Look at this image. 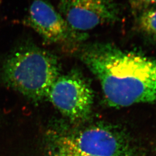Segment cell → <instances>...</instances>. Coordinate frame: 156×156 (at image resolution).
I'll return each mask as SVG.
<instances>
[{"instance_id":"obj_1","label":"cell","mask_w":156,"mask_h":156,"mask_svg":"<svg viewBox=\"0 0 156 156\" xmlns=\"http://www.w3.org/2000/svg\"><path fill=\"white\" fill-rule=\"evenodd\" d=\"M80 58L100 83L113 108L156 104V59L107 43L86 45Z\"/></svg>"},{"instance_id":"obj_2","label":"cell","mask_w":156,"mask_h":156,"mask_svg":"<svg viewBox=\"0 0 156 156\" xmlns=\"http://www.w3.org/2000/svg\"><path fill=\"white\" fill-rule=\"evenodd\" d=\"M56 56L35 46H26L12 52L1 66L6 84L35 101L48 98L50 89L60 75Z\"/></svg>"},{"instance_id":"obj_3","label":"cell","mask_w":156,"mask_h":156,"mask_svg":"<svg viewBox=\"0 0 156 156\" xmlns=\"http://www.w3.org/2000/svg\"><path fill=\"white\" fill-rule=\"evenodd\" d=\"M49 143L87 156H138L127 134L104 124L51 135Z\"/></svg>"},{"instance_id":"obj_4","label":"cell","mask_w":156,"mask_h":156,"mask_svg":"<svg viewBox=\"0 0 156 156\" xmlns=\"http://www.w3.org/2000/svg\"><path fill=\"white\" fill-rule=\"evenodd\" d=\"M48 99L69 119L82 121L91 114L94 94L83 75L77 71H73L57 79Z\"/></svg>"},{"instance_id":"obj_5","label":"cell","mask_w":156,"mask_h":156,"mask_svg":"<svg viewBox=\"0 0 156 156\" xmlns=\"http://www.w3.org/2000/svg\"><path fill=\"white\" fill-rule=\"evenodd\" d=\"M58 8L69 27L79 33L115 22L119 15L115 0H60Z\"/></svg>"},{"instance_id":"obj_6","label":"cell","mask_w":156,"mask_h":156,"mask_svg":"<svg viewBox=\"0 0 156 156\" xmlns=\"http://www.w3.org/2000/svg\"><path fill=\"white\" fill-rule=\"evenodd\" d=\"M27 22L44 39L52 43H76L85 38V34L71 28L59 11L46 0L32 2Z\"/></svg>"},{"instance_id":"obj_7","label":"cell","mask_w":156,"mask_h":156,"mask_svg":"<svg viewBox=\"0 0 156 156\" xmlns=\"http://www.w3.org/2000/svg\"><path fill=\"white\" fill-rule=\"evenodd\" d=\"M140 25L145 34L156 38V9L144 12L140 17Z\"/></svg>"},{"instance_id":"obj_8","label":"cell","mask_w":156,"mask_h":156,"mask_svg":"<svg viewBox=\"0 0 156 156\" xmlns=\"http://www.w3.org/2000/svg\"><path fill=\"white\" fill-rule=\"evenodd\" d=\"M49 145L48 156H90L69 151L50 143Z\"/></svg>"},{"instance_id":"obj_9","label":"cell","mask_w":156,"mask_h":156,"mask_svg":"<svg viewBox=\"0 0 156 156\" xmlns=\"http://www.w3.org/2000/svg\"><path fill=\"white\" fill-rule=\"evenodd\" d=\"M131 8L136 12L146 11L149 6L156 4V0H128Z\"/></svg>"}]
</instances>
